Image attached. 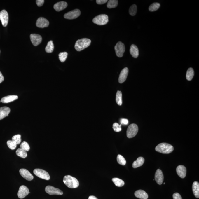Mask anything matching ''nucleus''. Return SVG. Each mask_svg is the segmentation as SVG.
<instances>
[{
    "label": "nucleus",
    "mask_w": 199,
    "mask_h": 199,
    "mask_svg": "<svg viewBox=\"0 0 199 199\" xmlns=\"http://www.w3.org/2000/svg\"><path fill=\"white\" fill-rule=\"evenodd\" d=\"M67 6H68V4L67 3L62 1V2H59L55 4L54 8L56 11L60 12L65 9Z\"/></svg>",
    "instance_id": "nucleus-19"
},
{
    "label": "nucleus",
    "mask_w": 199,
    "mask_h": 199,
    "mask_svg": "<svg viewBox=\"0 0 199 199\" xmlns=\"http://www.w3.org/2000/svg\"><path fill=\"white\" fill-rule=\"evenodd\" d=\"M96 2L97 4H99V5H102V4L106 3L108 2V1L107 0H97Z\"/></svg>",
    "instance_id": "nucleus-42"
},
{
    "label": "nucleus",
    "mask_w": 199,
    "mask_h": 199,
    "mask_svg": "<svg viewBox=\"0 0 199 199\" xmlns=\"http://www.w3.org/2000/svg\"><path fill=\"white\" fill-rule=\"evenodd\" d=\"M45 191L50 195H62L63 194V192L59 189L50 186H48L46 187Z\"/></svg>",
    "instance_id": "nucleus-9"
},
{
    "label": "nucleus",
    "mask_w": 199,
    "mask_h": 199,
    "mask_svg": "<svg viewBox=\"0 0 199 199\" xmlns=\"http://www.w3.org/2000/svg\"><path fill=\"white\" fill-rule=\"evenodd\" d=\"M0 52H1V51H0Z\"/></svg>",
    "instance_id": "nucleus-47"
},
{
    "label": "nucleus",
    "mask_w": 199,
    "mask_h": 199,
    "mask_svg": "<svg viewBox=\"0 0 199 199\" xmlns=\"http://www.w3.org/2000/svg\"><path fill=\"white\" fill-rule=\"evenodd\" d=\"M129 69L128 68H125L122 70L119 77L118 82L120 83H122L125 82L128 75Z\"/></svg>",
    "instance_id": "nucleus-15"
},
{
    "label": "nucleus",
    "mask_w": 199,
    "mask_h": 199,
    "mask_svg": "<svg viewBox=\"0 0 199 199\" xmlns=\"http://www.w3.org/2000/svg\"><path fill=\"white\" fill-rule=\"evenodd\" d=\"M176 172L178 175L180 177L183 179L186 176L187 170L184 166L180 165L177 167Z\"/></svg>",
    "instance_id": "nucleus-17"
},
{
    "label": "nucleus",
    "mask_w": 199,
    "mask_h": 199,
    "mask_svg": "<svg viewBox=\"0 0 199 199\" xmlns=\"http://www.w3.org/2000/svg\"><path fill=\"white\" fill-rule=\"evenodd\" d=\"M193 191L194 195L197 198H199V184L198 182L195 181L193 184Z\"/></svg>",
    "instance_id": "nucleus-24"
},
{
    "label": "nucleus",
    "mask_w": 199,
    "mask_h": 199,
    "mask_svg": "<svg viewBox=\"0 0 199 199\" xmlns=\"http://www.w3.org/2000/svg\"><path fill=\"white\" fill-rule=\"evenodd\" d=\"M36 25L39 28L47 27L49 26V22L46 18L41 17L37 19Z\"/></svg>",
    "instance_id": "nucleus-14"
},
{
    "label": "nucleus",
    "mask_w": 199,
    "mask_h": 199,
    "mask_svg": "<svg viewBox=\"0 0 199 199\" xmlns=\"http://www.w3.org/2000/svg\"><path fill=\"white\" fill-rule=\"evenodd\" d=\"M173 199H182L181 196L178 193H175L173 194Z\"/></svg>",
    "instance_id": "nucleus-39"
},
{
    "label": "nucleus",
    "mask_w": 199,
    "mask_h": 199,
    "mask_svg": "<svg viewBox=\"0 0 199 199\" xmlns=\"http://www.w3.org/2000/svg\"><path fill=\"white\" fill-rule=\"evenodd\" d=\"M20 173L21 176L26 180L31 181L33 180L34 177L29 171L26 169H22L20 170Z\"/></svg>",
    "instance_id": "nucleus-13"
},
{
    "label": "nucleus",
    "mask_w": 199,
    "mask_h": 199,
    "mask_svg": "<svg viewBox=\"0 0 199 199\" xmlns=\"http://www.w3.org/2000/svg\"><path fill=\"white\" fill-rule=\"evenodd\" d=\"M160 4L159 3L155 2L151 4L149 8V10L150 12H154L159 9Z\"/></svg>",
    "instance_id": "nucleus-31"
},
{
    "label": "nucleus",
    "mask_w": 199,
    "mask_h": 199,
    "mask_svg": "<svg viewBox=\"0 0 199 199\" xmlns=\"http://www.w3.org/2000/svg\"><path fill=\"white\" fill-rule=\"evenodd\" d=\"M12 141H15L17 145H19L21 142V136L20 135L18 134L14 136L12 138Z\"/></svg>",
    "instance_id": "nucleus-37"
},
{
    "label": "nucleus",
    "mask_w": 199,
    "mask_h": 199,
    "mask_svg": "<svg viewBox=\"0 0 199 199\" xmlns=\"http://www.w3.org/2000/svg\"><path fill=\"white\" fill-rule=\"evenodd\" d=\"M116 55L119 58L123 57L125 51V48L124 44L121 42H118L114 47Z\"/></svg>",
    "instance_id": "nucleus-7"
},
{
    "label": "nucleus",
    "mask_w": 199,
    "mask_h": 199,
    "mask_svg": "<svg viewBox=\"0 0 199 199\" xmlns=\"http://www.w3.org/2000/svg\"><path fill=\"white\" fill-rule=\"evenodd\" d=\"M118 5V1L117 0H110L107 2V6L109 9L114 8L117 6Z\"/></svg>",
    "instance_id": "nucleus-30"
},
{
    "label": "nucleus",
    "mask_w": 199,
    "mask_h": 199,
    "mask_svg": "<svg viewBox=\"0 0 199 199\" xmlns=\"http://www.w3.org/2000/svg\"><path fill=\"white\" fill-rule=\"evenodd\" d=\"M145 162V159L144 158L140 157L137 159L136 161H134L132 164V167L137 168L142 166Z\"/></svg>",
    "instance_id": "nucleus-23"
},
{
    "label": "nucleus",
    "mask_w": 199,
    "mask_h": 199,
    "mask_svg": "<svg viewBox=\"0 0 199 199\" xmlns=\"http://www.w3.org/2000/svg\"><path fill=\"white\" fill-rule=\"evenodd\" d=\"M138 127L137 124H132L130 125L128 128L127 135L128 138H131L135 137L138 133Z\"/></svg>",
    "instance_id": "nucleus-5"
},
{
    "label": "nucleus",
    "mask_w": 199,
    "mask_h": 199,
    "mask_svg": "<svg viewBox=\"0 0 199 199\" xmlns=\"http://www.w3.org/2000/svg\"><path fill=\"white\" fill-rule=\"evenodd\" d=\"M91 43V40L87 38L79 39L76 42L75 48L78 51H81L89 47Z\"/></svg>",
    "instance_id": "nucleus-3"
},
{
    "label": "nucleus",
    "mask_w": 199,
    "mask_h": 199,
    "mask_svg": "<svg viewBox=\"0 0 199 199\" xmlns=\"http://www.w3.org/2000/svg\"><path fill=\"white\" fill-rule=\"evenodd\" d=\"M0 102H1V101L0 100Z\"/></svg>",
    "instance_id": "nucleus-46"
},
{
    "label": "nucleus",
    "mask_w": 199,
    "mask_h": 199,
    "mask_svg": "<svg viewBox=\"0 0 199 199\" xmlns=\"http://www.w3.org/2000/svg\"><path fill=\"white\" fill-rule=\"evenodd\" d=\"M155 180L158 184H162L164 180V176L161 170L158 169L156 172L155 174Z\"/></svg>",
    "instance_id": "nucleus-16"
},
{
    "label": "nucleus",
    "mask_w": 199,
    "mask_h": 199,
    "mask_svg": "<svg viewBox=\"0 0 199 199\" xmlns=\"http://www.w3.org/2000/svg\"><path fill=\"white\" fill-rule=\"evenodd\" d=\"M117 161L118 163L120 165L124 166L126 164V161L122 156L118 155L117 156Z\"/></svg>",
    "instance_id": "nucleus-34"
},
{
    "label": "nucleus",
    "mask_w": 199,
    "mask_h": 199,
    "mask_svg": "<svg viewBox=\"0 0 199 199\" xmlns=\"http://www.w3.org/2000/svg\"><path fill=\"white\" fill-rule=\"evenodd\" d=\"M165 184V183H163V184Z\"/></svg>",
    "instance_id": "nucleus-45"
},
{
    "label": "nucleus",
    "mask_w": 199,
    "mask_h": 199,
    "mask_svg": "<svg viewBox=\"0 0 199 199\" xmlns=\"http://www.w3.org/2000/svg\"><path fill=\"white\" fill-rule=\"evenodd\" d=\"M54 44L53 41L51 40L48 43L47 46L46 47L45 50L47 53H52L54 50Z\"/></svg>",
    "instance_id": "nucleus-27"
},
{
    "label": "nucleus",
    "mask_w": 199,
    "mask_h": 199,
    "mask_svg": "<svg viewBox=\"0 0 199 199\" xmlns=\"http://www.w3.org/2000/svg\"><path fill=\"white\" fill-rule=\"evenodd\" d=\"M130 53L133 58H138L139 53L138 48L135 45L132 44L130 49Z\"/></svg>",
    "instance_id": "nucleus-22"
},
{
    "label": "nucleus",
    "mask_w": 199,
    "mask_h": 199,
    "mask_svg": "<svg viewBox=\"0 0 199 199\" xmlns=\"http://www.w3.org/2000/svg\"><path fill=\"white\" fill-rule=\"evenodd\" d=\"M94 23L98 25H104L109 22V18L107 15L103 14L95 17L93 20Z\"/></svg>",
    "instance_id": "nucleus-4"
},
{
    "label": "nucleus",
    "mask_w": 199,
    "mask_h": 199,
    "mask_svg": "<svg viewBox=\"0 0 199 199\" xmlns=\"http://www.w3.org/2000/svg\"><path fill=\"white\" fill-rule=\"evenodd\" d=\"M88 199H98V198L94 196H90Z\"/></svg>",
    "instance_id": "nucleus-44"
},
{
    "label": "nucleus",
    "mask_w": 199,
    "mask_h": 199,
    "mask_svg": "<svg viewBox=\"0 0 199 199\" xmlns=\"http://www.w3.org/2000/svg\"><path fill=\"white\" fill-rule=\"evenodd\" d=\"M0 20L3 26L6 27L8 25L9 20V15L8 12L5 10H3L0 12Z\"/></svg>",
    "instance_id": "nucleus-10"
},
{
    "label": "nucleus",
    "mask_w": 199,
    "mask_h": 199,
    "mask_svg": "<svg viewBox=\"0 0 199 199\" xmlns=\"http://www.w3.org/2000/svg\"><path fill=\"white\" fill-rule=\"evenodd\" d=\"M68 53L64 52L61 53L59 54V58L60 61L62 62H65L68 57Z\"/></svg>",
    "instance_id": "nucleus-33"
},
{
    "label": "nucleus",
    "mask_w": 199,
    "mask_h": 199,
    "mask_svg": "<svg viewBox=\"0 0 199 199\" xmlns=\"http://www.w3.org/2000/svg\"><path fill=\"white\" fill-rule=\"evenodd\" d=\"M129 13L132 16H135L137 12V6L136 5H133L131 6L129 9Z\"/></svg>",
    "instance_id": "nucleus-35"
},
{
    "label": "nucleus",
    "mask_w": 199,
    "mask_h": 199,
    "mask_svg": "<svg viewBox=\"0 0 199 199\" xmlns=\"http://www.w3.org/2000/svg\"><path fill=\"white\" fill-rule=\"evenodd\" d=\"M116 102L119 106H121L122 104V94L121 91H118L116 93Z\"/></svg>",
    "instance_id": "nucleus-29"
},
{
    "label": "nucleus",
    "mask_w": 199,
    "mask_h": 199,
    "mask_svg": "<svg viewBox=\"0 0 199 199\" xmlns=\"http://www.w3.org/2000/svg\"><path fill=\"white\" fill-rule=\"evenodd\" d=\"M11 109L7 107H3L0 108V120H2L9 116Z\"/></svg>",
    "instance_id": "nucleus-18"
},
{
    "label": "nucleus",
    "mask_w": 199,
    "mask_h": 199,
    "mask_svg": "<svg viewBox=\"0 0 199 199\" xmlns=\"http://www.w3.org/2000/svg\"><path fill=\"white\" fill-rule=\"evenodd\" d=\"M121 125H119L118 123H114L113 124V128L114 131L116 132H119L121 131Z\"/></svg>",
    "instance_id": "nucleus-38"
},
{
    "label": "nucleus",
    "mask_w": 199,
    "mask_h": 199,
    "mask_svg": "<svg viewBox=\"0 0 199 199\" xmlns=\"http://www.w3.org/2000/svg\"><path fill=\"white\" fill-rule=\"evenodd\" d=\"M18 98V96L16 95H9L3 97L1 100V102L4 103H10L17 99Z\"/></svg>",
    "instance_id": "nucleus-20"
},
{
    "label": "nucleus",
    "mask_w": 199,
    "mask_h": 199,
    "mask_svg": "<svg viewBox=\"0 0 199 199\" xmlns=\"http://www.w3.org/2000/svg\"><path fill=\"white\" fill-rule=\"evenodd\" d=\"M81 12L79 9L74 10L67 13L64 15L65 19L72 20L76 19L80 16Z\"/></svg>",
    "instance_id": "nucleus-8"
},
{
    "label": "nucleus",
    "mask_w": 199,
    "mask_h": 199,
    "mask_svg": "<svg viewBox=\"0 0 199 199\" xmlns=\"http://www.w3.org/2000/svg\"><path fill=\"white\" fill-rule=\"evenodd\" d=\"M29 193V189L25 186H21L18 193V196L19 198L23 199Z\"/></svg>",
    "instance_id": "nucleus-11"
},
{
    "label": "nucleus",
    "mask_w": 199,
    "mask_h": 199,
    "mask_svg": "<svg viewBox=\"0 0 199 199\" xmlns=\"http://www.w3.org/2000/svg\"><path fill=\"white\" fill-rule=\"evenodd\" d=\"M33 173L35 175L41 179L47 180H48L50 179L48 173L44 170L39 169H35L33 171Z\"/></svg>",
    "instance_id": "nucleus-6"
},
{
    "label": "nucleus",
    "mask_w": 199,
    "mask_h": 199,
    "mask_svg": "<svg viewBox=\"0 0 199 199\" xmlns=\"http://www.w3.org/2000/svg\"><path fill=\"white\" fill-rule=\"evenodd\" d=\"M112 181L117 187H121L124 185V182L122 180L118 178H114L112 179Z\"/></svg>",
    "instance_id": "nucleus-28"
},
{
    "label": "nucleus",
    "mask_w": 199,
    "mask_h": 199,
    "mask_svg": "<svg viewBox=\"0 0 199 199\" xmlns=\"http://www.w3.org/2000/svg\"><path fill=\"white\" fill-rule=\"evenodd\" d=\"M135 195L138 198L141 199H147L148 198V194L143 190H138L135 193Z\"/></svg>",
    "instance_id": "nucleus-21"
},
{
    "label": "nucleus",
    "mask_w": 199,
    "mask_h": 199,
    "mask_svg": "<svg viewBox=\"0 0 199 199\" xmlns=\"http://www.w3.org/2000/svg\"><path fill=\"white\" fill-rule=\"evenodd\" d=\"M63 182L66 186L71 188H77L79 185V181L76 178L69 175L64 177Z\"/></svg>",
    "instance_id": "nucleus-1"
},
{
    "label": "nucleus",
    "mask_w": 199,
    "mask_h": 199,
    "mask_svg": "<svg viewBox=\"0 0 199 199\" xmlns=\"http://www.w3.org/2000/svg\"><path fill=\"white\" fill-rule=\"evenodd\" d=\"M20 146V148L22 149L26 152H27V151L30 150V146H29V144L26 141H23L21 144Z\"/></svg>",
    "instance_id": "nucleus-36"
},
{
    "label": "nucleus",
    "mask_w": 199,
    "mask_h": 199,
    "mask_svg": "<svg viewBox=\"0 0 199 199\" xmlns=\"http://www.w3.org/2000/svg\"><path fill=\"white\" fill-rule=\"evenodd\" d=\"M194 75V72L193 69L192 68H189L186 74V79L188 81H191L193 79Z\"/></svg>",
    "instance_id": "nucleus-25"
},
{
    "label": "nucleus",
    "mask_w": 199,
    "mask_h": 199,
    "mask_svg": "<svg viewBox=\"0 0 199 199\" xmlns=\"http://www.w3.org/2000/svg\"><path fill=\"white\" fill-rule=\"evenodd\" d=\"M155 150L160 153L167 154L173 152L174 148L170 144L162 143L157 146L155 148Z\"/></svg>",
    "instance_id": "nucleus-2"
},
{
    "label": "nucleus",
    "mask_w": 199,
    "mask_h": 199,
    "mask_svg": "<svg viewBox=\"0 0 199 199\" xmlns=\"http://www.w3.org/2000/svg\"><path fill=\"white\" fill-rule=\"evenodd\" d=\"M7 144L8 147L12 150H15L16 148L17 145L16 143L12 140H9L7 141Z\"/></svg>",
    "instance_id": "nucleus-32"
},
{
    "label": "nucleus",
    "mask_w": 199,
    "mask_h": 199,
    "mask_svg": "<svg viewBox=\"0 0 199 199\" xmlns=\"http://www.w3.org/2000/svg\"><path fill=\"white\" fill-rule=\"evenodd\" d=\"M44 2V0H37L36 1V4L39 7L42 6L43 5Z\"/></svg>",
    "instance_id": "nucleus-40"
},
{
    "label": "nucleus",
    "mask_w": 199,
    "mask_h": 199,
    "mask_svg": "<svg viewBox=\"0 0 199 199\" xmlns=\"http://www.w3.org/2000/svg\"><path fill=\"white\" fill-rule=\"evenodd\" d=\"M16 154L18 156L23 159L26 158L27 156V153L21 148L18 149L16 151Z\"/></svg>",
    "instance_id": "nucleus-26"
},
{
    "label": "nucleus",
    "mask_w": 199,
    "mask_h": 199,
    "mask_svg": "<svg viewBox=\"0 0 199 199\" xmlns=\"http://www.w3.org/2000/svg\"><path fill=\"white\" fill-rule=\"evenodd\" d=\"M30 38L32 44L35 46H38L42 41L41 36L39 34H33L30 35Z\"/></svg>",
    "instance_id": "nucleus-12"
},
{
    "label": "nucleus",
    "mask_w": 199,
    "mask_h": 199,
    "mask_svg": "<svg viewBox=\"0 0 199 199\" xmlns=\"http://www.w3.org/2000/svg\"><path fill=\"white\" fill-rule=\"evenodd\" d=\"M4 80V77L2 75V73L0 71V83L3 82Z\"/></svg>",
    "instance_id": "nucleus-43"
},
{
    "label": "nucleus",
    "mask_w": 199,
    "mask_h": 199,
    "mask_svg": "<svg viewBox=\"0 0 199 199\" xmlns=\"http://www.w3.org/2000/svg\"><path fill=\"white\" fill-rule=\"evenodd\" d=\"M121 123L122 124L125 125H127L128 124V120L126 119H121L120 121Z\"/></svg>",
    "instance_id": "nucleus-41"
}]
</instances>
